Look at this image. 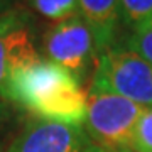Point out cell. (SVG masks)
<instances>
[{"instance_id":"obj_1","label":"cell","mask_w":152,"mask_h":152,"mask_svg":"<svg viewBox=\"0 0 152 152\" xmlns=\"http://www.w3.org/2000/svg\"><path fill=\"white\" fill-rule=\"evenodd\" d=\"M2 100L22 107L46 122L81 127L86 115V93L64 68L39 59L9 76Z\"/></svg>"},{"instance_id":"obj_2","label":"cell","mask_w":152,"mask_h":152,"mask_svg":"<svg viewBox=\"0 0 152 152\" xmlns=\"http://www.w3.org/2000/svg\"><path fill=\"white\" fill-rule=\"evenodd\" d=\"M142 107L112 91L91 86L86 91V115L81 129L100 152L130 151V139Z\"/></svg>"},{"instance_id":"obj_3","label":"cell","mask_w":152,"mask_h":152,"mask_svg":"<svg viewBox=\"0 0 152 152\" xmlns=\"http://www.w3.org/2000/svg\"><path fill=\"white\" fill-rule=\"evenodd\" d=\"M90 85L120 95L142 108L152 107V66L125 44H113L98 56Z\"/></svg>"},{"instance_id":"obj_4","label":"cell","mask_w":152,"mask_h":152,"mask_svg":"<svg viewBox=\"0 0 152 152\" xmlns=\"http://www.w3.org/2000/svg\"><path fill=\"white\" fill-rule=\"evenodd\" d=\"M42 51L48 61L69 71L80 83L98 58L93 34L80 15L49 29L42 37Z\"/></svg>"},{"instance_id":"obj_5","label":"cell","mask_w":152,"mask_h":152,"mask_svg":"<svg viewBox=\"0 0 152 152\" xmlns=\"http://www.w3.org/2000/svg\"><path fill=\"white\" fill-rule=\"evenodd\" d=\"M36 39L34 17L27 9L12 7L0 14V98L14 71L41 59Z\"/></svg>"},{"instance_id":"obj_6","label":"cell","mask_w":152,"mask_h":152,"mask_svg":"<svg viewBox=\"0 0 152 152\" xmlns=\"http://www.w3.org/2000/svg\"><path fill=\"white\" fill-rule=\"evenodd\" d=\"M91 147L78 125L59 122H29L4 152H86Z\"/></svg>"},{"instance_id":"obj_7","label":"cell","mask_w":152,"mask_h":152,"mask_svg":"<svg viewBox=\"0 0 152 152\" xmlns=\"http://www.w3.org/2000/svg\"><path fill=\"white\" fill-rule=\"evenodd\" d=\"M78 15L91 31L98 56L113 46L120 24L118 0H78Z\"/></svg>"},{"instance_id":"obj_8","label":"cell","mask_w":152,"mask_h":152,"mask_svg":"<svg viewBox=\"0 0 152 152\" xmlns=\"http://www.w3.org/2000/svg\"><path fill=\"white\" fill-rule=\"evenodd\" d=\"M24 2L39 15L56 24L78 15V0H24Z\"/></svg>"},{"instance_id":"obj_9","label":"cell","mask_w":152,"mask_h":152,"mask_svg":"<svg viewBox=\"0 0 152 152\" xmlns=\"http://www.w3.org/2000/svg\"><path fill=\"white\" fill-rule=\"evenodd\" d=\"M120 22L134 32L152 20V0H118Z\"/></svg>"},{"instance_id":"obj_10","label":"cell","mask_w":152,"mask_h":152,"mask_svg":"<svg viewBox=\"0 0 152 152\" xmlns=\"http://www.w3.org/2000/svg\"><path fill=\"white\" fill-rule=\"evenodd\" d=\"M132 152H152V107L144 108L130 139Z\"/></svg>"},{"instance_id":"obj_11","label":"cell","mask_w":152,"mask_h":152,"mask_svg":"<svg viewBox=\"0 0 152 152\" xmlns=\"http://www.w3.org/2000/svg\"><path fill=\"white\" fill-rule=\"evenodd\" d=\"M125 48H129L152 66V26H144L130 32L129 39L125 41Z\"/></svg>"},{"instance_id":"obj_12","label":"cell","mask_w":152,"mask_h":152,"mask_svg":"<svg viewBox=\"0 0 152 152\" xmlns=\"http://www.w3.org/2000/svg\"><path fill=\"white\" fill-rule=\"evenodd\" d=\"M9 108L0 98V152H4V137L7 134V124H9Z\"/></svg>"},{"instance_id":"obj_13","label":"cell","mask_w":152,"mask_h":152,"mask_svg":"<svg viewBox=\"0 0 152 152\" xmlns=\"http://www.w3.org/2000/svg\"><path fill=\"white\" fill-rule=\"evenodd\" d=\"M9 2H10V0H0V14L9 10Z\"/></svg>"},{"instance_id":"obj_14","label":"cell","mask_w":152,"mask_h":152,"mask_svg":"<svg viewBox=\"0 0 152 152\" xmlns=\"http://www.w3.org/2000/svg\"><path fill=\"white\" fill-rule=\"evenodd\" d=\"M86 152H100V151H96V149H95V147H90V149H88Z\"/></svg>"},{"instance_id":"obj_15","label":"cell","mask_w":152,"mask_h":152,"mask_svg":"<svg viewBox=\"0 0 152 152\" xmlns=\"http://www.w3.org/2000/svg\"><path fill=\"white\" fill-rule=\"evenodd\" d=\"M147 26H152V20H151V22H149V24H147Z\"/></svg>"},{"instance_id":"obj_16","label":"cell","mask_w":152,"mask_h":152,"mask_svg":"<svg viewBox=\"0 0 152 152\" xmlns=\"http://www.w3.org/2000/svg\"><path fill=\"white\" fill-rule=\"evenodd\" d=\"M127 152H132V151H127Z\"/></svg>"}]
</instances>
